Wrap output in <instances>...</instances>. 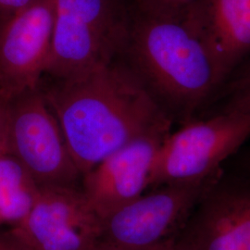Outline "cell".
Here are the masks:
<instances>
[{"label": "cell", "instance_id": "cell-1", "mask_svg": "<svg viewBox=\"0 0 250 250\" xmlns=\"http://www.w3.org/2000/svg\"><path fill=\"white\" fill-rule=\"evenodd\" d=\"M56 80L44 95L82 176L135 139L171 128L125 64L112 61Z\"/></svg>", "mask_w": 250, "mask_h": 250}, {"label": "cell", "instance_id": "cell-2", "mask_svg": "<svg viewBox=\"0 0 250 250\" xmlns=\"http://www.w3.org/2000/svg\"><path fill=\"white\" fill-rule=\"evenodd\" d=\"M129 5L125 65L172 123L200 116L223 85L205 44L186 21Z\"/></svg>", "mask_w": 250, "mask_h": 250}, {"label": "cell", "instance_id": "cell-3", "mask_svg": "<svg viewBox=\"0 0 250 250\" xmlns=\"http://www.w3.org/2000/svg\"><path fill=\"white\" fill-rule=\"evenodd\" d=\"M51 53L45 73L62 79L122 53L129 0H53Z\"/></svg>", "mask_w": 250, "mask_h": 250}, {"label": "cell", "instance_id": "cell-4", "mask_svg": "<svg viewBox=\"0 0 250 250\" xmlns=\"http://www.w3.org/2000/svg\"><path fill=\"white\" fill-rule=\"evenodd\" d=\"M250 140V117L217 113L194 118L163 140L152 166L148 189L206 181Z\"/></svg>", "mask_w": 250, "mask_h": 250}, {"label": "cell", "instance_id": "cell-5", "mask_svg": "<svg viewBox=\"0 0 250 250\" xmlns=\"http://www.w3.org/2000/svg\"><path fill=\"white\" fill-rule=\"evenodd\" d=\"M212 177L151 188L119 208L101 219L98 250H170Z\"/></svg>", "mask_w": 250, "mask_h": 250}, {"label": "cell", "instance_id": "cell-6", "mask_svg": "<svg viewBox=\"0 0 250 250\" xmlns=\"http://www.w3.org/2000/svg\"><path fill=\"white\" fill-rule=\"evenodd\" d=\"M170 250H250V171L226 162L207 185Z\"/></svg>", "mask_w": 250, "mask_h": 250}, {"label": "cell", "instance_id": "cell-7", "mask_svg": "<svg viewBox=\"0 0 250 250\" xmlns=\"http://www.w3.org/2000/svg\"><path fill=\"white\" fill-rule=\"evenodd\" d=\"M7 133L9 154L40 186L77 187L83 176L60 123L38 87L11 99Z\"/></svg>", "mask_w": 250, "mask_h": 250}, {"label": "cell", "instance_id": "cell-8", "mask_svg": "<svg viewBox=\"0 0 250 250\" xmlns=\"http://www.w3.org/2000/svg\"><path fill=\"white\" fill-rule=\"evenodd\" d=\"M101 219L78 187L41 186L10 230L24 250H98Z\"/></svg>", "mask_w": 250, "mask_h": 250}, {"label": "cell", "instance_id": "cell-9", "mask_svg": "<svg viewBox=\"0 0 250 250\" xmlns=\"http://www.w3.org/2000/svg\"><path fill=\"white\" fill-rule=\"evenodd\" d=\"M53 0H32L0 27V92L10 99L38 87L52 45Z\"/></svg>", "mask_w": 250, "mask_h": 250}, {"label": "cell", "instance_id": "cell-10", "mask_svg": "<svg viewBox=\"0 0 250 250\" xmlns=\"http://www.w3.org/2000/svg\"><path fill=\"white\" fill-rule=\"evenodd\" d=\"M170 130L164 128L145 134L83 175L81 190L100 219L148 190L157 152Z\"/></svg>", "mask_w": 250, "mask_h": 250}, {"label": "cell", "instance_id": "cell-11", "mask_svg": "<svg viewBox=\"0 0 250 250\" xmlns=\"http://www.w3.org/2000/svg\"><path fill=\"white\" fill-rule=\"evenodd\" d=\"M186 22L205 44L223 84L250 60V0H197Z\"/></svg>", "mask_w": 250, "mask_h": 250}, {"label": "cell", "instance_id": "cell-12", "mask_svg": "<svg viewBox=\"0 0 250 250\" xmlns=\"http://www.w3.org/2000/svg\"><path fill=\"white\" fill-rule=\"evenodd\" d=\"M20 161L10 154L0 157V224H16L30 211L40 190Z\"/></svg>", "mask_w": 250, "mask_h": 250}, {"label": "cell", "instance_id": "cell-13", "mask_svg": "<svg viewBox=\"0 0 250 250\" xmlns=\"http://www.w3.org/2000/svg\"><path fill=\"white\" fill-rule=\"evenodd\" d=\"M217 113L250 118V60L224 83L200 117Z\"/></svg>", "mask_w": 250, "mask_h": 250}, {"label": "cell", "instance_id": "cell-14", "mask_svg": "<svg viewBox=\"0 0 250 250\" xmlns=\"http://www.w3.org/2000/svg\"><path fill=\"white\" fill-rule=\"evenodd\" d=\"M133 4L155 13L185 21L197 0H130Z\"/></svg>", "mask_w": 250, "mask_h": 250}, {"label": "cell", "instance_id": "cell-15", "mask_svg": "<svg viewBox=\"0 0 250 250\" xmlns=\"http://www.w3.org/2000/svg\"><path fill=\"white\" fill-rule=\"evenodd\" d=\"M11 99L5 94L0 92V146H8V133H7V123H8V112H9V102Z\"/></svg>", "mask_w": 250, "mask_h": 250}, {"label": "cell", "instance_id": "cell-16", "mask_svg": "<svg viewBox=\"0 0 250 250\" xmlns=\"http://www.w3.org/2000/svg\"><path fill=\"white\" fill-rule=\"evenodd\" d=\"M32 0H0V14L8 18L11 14L22 9Z\"/></svg>", "mask_w": 250, "mask_h": 250}, {"label": "cell", "instance_id": "cell-17", "mask_svg": "<svg viewBox=\"0 0 250 250\" xmlns=\"http://www.w3.org/2000/svg\"><path fill=\"white\" fill-rule=\"evenodd\" d=\"M228 162L250 171V143L246 144Z\"/></svg>", "mask_w": 250, "mask_h": 250}, {"label": "cell", "instance_id": "cell-18", "mask_svg": "<svg viewBox=\"0 0 250 250\" xmlns=\"http://www.w3.org/2000/svg\"><path fill=\"white\" fill-rule=\"evenodd\" d=\"M0 250H24V249L9 231L0 234Z\"/></svg>", "mask_w": 250, "mask_h": 250}]
</instances>
